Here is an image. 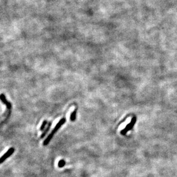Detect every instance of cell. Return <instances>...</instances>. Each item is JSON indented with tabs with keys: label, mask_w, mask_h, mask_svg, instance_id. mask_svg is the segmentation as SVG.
I'll return each mask as SVG.
<instances>
[{
	"label": "cell",
	"mask_w": 177,
	"mask_h": 177,
	"mask_svg": "<svg viewBox=\"0 0 177 177\" xmlns=\"http://www.w3.org/2000/svg\"><path fill=\"white\" fill-rule=\"evenodd\" d=\"M66 118H62V119H60L59 122L57 123L56 125L55 128H53L52 132H51L50 134H49V135L48 136V137H47L45 139L44 142L43 143L44 146H46L49 144V143L51 142V140H52V139L53 137V136H54L55 134L56 133V132L58 130H59L60 127H61L62 125H63L65 123H66Z\"/></svg>",
	"instance_id": "obj_1"
},
{
	"label": "cell",
	"mask_w": 177,
	"mask_h": 177,
	"mask_svg": "<svg viewBox=\"0 0 177 177\" xmlns=\"http://www.w3.org/2000/svg\"><path fill=\"white\" fill-rule=\"evenodd\" d=\"M14 148H10L9 149L5 154H4V155L0 158V164H1L2 163H3L4 161H5L6 159L9 158L10 156L14 153Z\"/></svg>",
	"instance_id": "obj_2"
},
{
	"label": "cell",
	"mask_w": 177,
	"mask_h": 177,
	"mask_svg": "<svg viewBox=\"0 0 177 177\" xmlns=\"http://www.w3.org/2000/svg\"><path fill=\"white\" fill-rule=\"evenodd\" d=\"M0 100H1V102L5 105L8 109H10L12 108V104H11L10 103L8 102L7 99H6L5 95H4V94H1V95H0Z\"/></svg>",
	"instance_id": "obj_3"
},
{
	"label": "cell",
	"mask_w": 177,
	"mask_h": 177,
	"mask_svg": "<svg viewBox=\"0 0 177 177\" xmlns=\"http://www.w3.org/2000/svg\"><path fill=\"white\" fill-rule=\"evenodd\" d=\"M51 125H52V122H49V123H48V126H47V127H46L45 130L44 131L43 133H42V134H41V138H44V136H45V135L47 134V133H48L49 130H50L51 127Z\"/></svg>",
	"instance_id": "obj_4"
},
{
	"label": "cell",
	"mask_w": 177,
	"mask_h": 177,
	"mask_svg": "<svg viewBox=\"0 0 177 177\" xmlns=\"http://www.w3.org/2000/svg\"><path fill=\"white\" fill-rule=\"evenodd\" d=\"M76 112H77V109H76L75 111L72 112L70 116V120L72 121V122L75 121L76 118Z\"/></svg>",
	"instance_id": "obj_5"
},
{
	"label": "cell",
	"mask_w": 177,
	"mask_h": 177,
	"mask_svg": "<svg viewBox=\"0 0 177 177\" xmlns=\"http://www.w3.org/2000/svg\"><path fill=\"white\" fill-rule=\"evenodd\" d=\"M65 165H66V162H65V160L63 159L60 160L59 162H58V166L60 168L63 167L65 166Z\"/></svg>",
	"instance_id": "obj_6"
},
{
	"label": "cell",
	"mask_w": 177,
	"mask_h": 177,
	"mask_svg": "<svg viewBox=\"0 0 177 177\" xmlns=\"http://www.w3.org/2000/svg\"><path fill=\"white\" fill-rule=\"evenodd\" d=\"M47 124V121L46 120H44L43 123H42V124L41 125V126L40 127V131H43L44 130L45 128V126H46V125Z\"/></svg>",
	"instance_id": "obj_7"
}]
</instances>
